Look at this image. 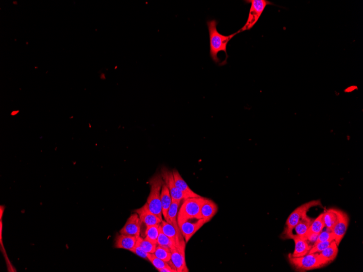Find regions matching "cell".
Instances as JSON below:
<instances>
[{"instance_id":"obj_20","label":"cell","mask_w":363,"mask_h":272,"mask_svg":"<svg viewBox=\"0 0 363 272\" xmlns=\"http://www.w3.org/2000/svg\"><path fill=\"white\" fill-rule=\"evenodd\" d=\"M181 201H172L168 212H167V219L165 221L173 225L177 230V232H178L180 235H182L181 233L178 223V215L179 208L181 205Z\"/></svg>"},{"instance_id":"obj_23","label":"cell","mask_w":363,"mask_h":272,"mask_svg":"<svg viewBox=\"0 0 363 272\" xmlns=\"http://www.w3.org/2000/svg\"><path fill=\"white\" fill-rule=\"evenodd\" d=\"M136 246H139L145 252L149 254H153L155 252L157 244L149 241L147 238H145L143 239L140 237L137 239Z\"/></svg>"},{"instance_id":"obj_19","label":"cell","mask_w":363,"mask_h":272,"mask_svg":"<svg viewBox=\"0 0 363 272\" xmlns=\"http://www.w3.org/2000/svg\"><path fill=\"white\" fill-rule=\"evenodd\" d=\"M338 247L333 240L328 248L319 253L321 259L325 263L326 265H328L336 259L339 252Z\"/></svg>"},{"instance_id":"obj_31","label":"cell","mask_w":363,"mask_h":272,"mask_svg":"<svg viewBox=\"0 0 363 272\" xmlns=\"http://www.w3.org/2000/svg\"><path fill=\"white\" fill-rule=\"evenodd\" d=\"M131 252L133 253L135 255L143 258V259L145 260H148V256L149 253L145 252L139 246H136L131 251Z\"/></svg>"},{"instance_id":"obj_32","label":"cell","mask_w":363,"mask_h":272,"mask_svg":"<svg viewBox=\"0 0 363 272\" xmlns=\"http://www.w3.org/2000/svg\"><path fill=\"white\" fill-rule=\"evenodd\" d=\"M319 234L314 233H307L306 235L305 239L313 246L316 241Z\"/></svg>"},{"instance_id":"obj_30","label":"cell","mask_w":363,"mask_h":272,"mask_svg":"<svg viewBox=\"0 0 363 272\" xmlns=\"http://www.w3.org/2000/svg\"><path fill=\"white\" fill-rule=\"evenodd\" d=\"M332 241H328L314 244V245L312 246L309 253H320L324 251V249L328 248L330 245Z\"/></svg>"},{"instance_id":"obj_12","label":"cell","mask_w":363,"mask_h":272,"mask_svg":"<svg viewBox=\"0 0 363 272\" xmlns=\"http://www.w3.org/2000/svg\"><path fill=\"white\" fill-rule=\"evenodd\" d=\"M138 215L142 223L148 226L160 225L163 220L149 210L148 204L146 203L142 208L134 211Z\"/></svg>"},{"instance_id":"obj_15","label":"cell","mask_w":363,"mask_h":272,"mask_svg":"<svg viewBox=\"0 0 363 272\" xmlns=\"http://www.w3.org/2000/svg\"><path fill=\"white\" fill-rule=\"evenodd\" d=\"M295 242V249L293 253L290 255L293 257H298L305 256L309 253L312 246L307 240L298 237H293Z\"/></svg>"},{"instance_id":"obj_8","label":"cell","mask_w":363,"mask_h":272,"mask_svg":"<svg viewBox=\"0 0 363 272\" xmlns=\"http://www.w3.org/2000/svg\"><path fill=\"white\" fill-rule=\"evenodd\" d=\"M335 210L337 213L338 219L332 232L334 235V241L339 246L347 232L350 218L346 212L336 208Z\"/></svg>"},{"instance_id":"obj_18","label":"cell","mask_w":363,"mask_h":272,"mask_svg":"<svg viewBox=\"0 0 363 272\" xmlns=\"http://www.w3.org/2000/svg\"><path fill=\"white\" fill-rule=\"evenodd\" d=\"M314 219L311 218L306 214L303 215L302 218L299 221L298 224L294 228L293 231H295L296 234H293L290 239L293 237H298L304 240H306V235L309 229L310 226Z\"/></svg>"},{"instance_id":"obj_24","label":"cell","mask_w":363,"mask_h":272,"mask_svg":"<svg viewBox=\"0 0 363 272\" xmlns=\"http://www.w3.org/2000/svg\"><path fill=\"white\" fill-rule=\"evenodd\" d=\"M325 228L324 220V212L313 221L307 233H314L319 234Z\"/></svg>"},{"instance_id":"obj_22","label":"cell","mask_w":363,"mask_h":272,"mask_svg":"<svg viewBox=\"0 0 363 272\" xmlns=\"http://www.w3.org/2000/svg\"><path fill=\"white\" fill-rule=\"evenodd\" d=\"M338 217L335 208H331L324 212V220L325 227L332 230L334 225L337 224Z\"/></svg>"},{"instance_id":"obj_13","label":"cell","mask_w":363,"mask_h":272,"mask_svg":"<svg viewBox=\"0 0 363 272\" xmlns=\"http://www.w3.org/2000/svg\"><path fill=\"white\" fill-rule=\"evenodd\" d=\"M160 227L162 232L167 236V237L171 239L175 243L177 246H179L181 244L186 243L183 236L180 235L177 232L174 226L168 223L165 220L162 221L160 225Z\"/></svg>"},{"instance_id":"obj_5","label":"cell","mask_w":363,"mask_h":272,"mask_svg":"<svg viewBox=\"0 0 363 272\" xmlns=\"http://www.w3.org/2000/svg\"><path fill=\"white\" fill-rule=\"evenodd\" d=\"M290 264L297 271L305 272L318 269L326 265L321 259L319 253H308L305 256L293 257L288 255Z\"/></svg>"},{"instance_id":"obj_26","label":"cell","mask_w":363,"mask_h":272,"mask_svg":"<svg viewBox=\"0 0 363 272\" xmlns=\"http://www.w3.org/2000/svg\"><path fill=\"white\" fill-rule=\"evenodd\" d=\"M160 234V225L148 226L145 232L146 237L151 242L157 244V239Z\"/></svg>"},{"instance_id":"obj_6","label":"cell","mask_w":363,"mask_h":272,"mask_svg":"<svg viewBox=\"0 0 363 272\" xmlns=\"http://www.w3.org/2000/svg\"><path fill=\"white\" fill-rule=\"evenodd\" d=\"M245 2H246L247 3H250L251 7L250 9H249L247 21L242 28L237 32L238 34L252 29L254 26L257 24L258 21L259 20L266 7L268 5H273L274 4V3L267 1V0H247V1H245Z\"/></svg>"},{"instance_id":"obj_14","label":"cell","mask_w":363,"mask_h":272,"mask_svg":"<svg viewBox=\"0 0 363 272\" xmlns=\"http://www.w3.org/2000/svg\"><path fill=\"white\" fill-rule=\"evenodd\" d=\"M173 174L175 183L177 187L183 193L185 199L193 197H200L199 195L194 192L193 190L189 187L187 183L185 182L179 172L174 170L172 171Z\"/></svg>"},{"instance_id":"obj_1","label":"cell","mask_w":363,"mask_h":272,"mask_svg":"<svg viewBox=\"0 0 363 272\" xmlns=\"http://www.w3.org/2000/svg\"><path fill=\"white\" fill-rule=\"evenodd\" d=\"M218 24L215 20H209L207 22L209 35H210V56L212 60L218 64L220 62V59L217 57V54L221 51H223L226 54V60L222 62V65H225L227 60L229 57L227 52V47L234 36L238 34L237 32L230 35H224L217 31V25Z\"/></svg>"},{"instance_id":"obj_3","label":"cell","mask_w":363,"mask_h":272,"mask_svg":"<svg viewBox=\"0 0 363 272\" xmlns=\"http://www.w3.org/2000/svg\"><path fill=\"white\" fill-rule=\"evenodd\" d=\"M206 199L200 196L184 199L179 208L178 223L190 219H201V208Z\"/></svg>"},{"instance_id":"obj_25","label":"cell","mask_w":363,"mask_h":272,"mask_svg":"<svg viewBox=\"0 0 363 272\" xmlns=\"http://www.w3.org/2000/svg\"><path fill=\"white\" fill-rule=\"evenodd\" d=\"M157 245L168 249L171 251L177 246L175 243L171 239L162 232L160 227V234H159L157 239Z\"/></svg>"},{"instance_id":"obj_27","label":"cell","mask_w":363,"mask_h":272,"mask_svg":"<svg viewBox=\"0 0 363 272\" xmlns=\"http://www.w3.org/2000/svg\"><path fill=\"white\" fill-rule=\"evenodd\" d=\"M153 254L159 259L163 261L167 262L171 261V252L168 249L157 245L155 252Z\"/></svg>"},{"instance_id":"obj_11","label":"cell","mask_w":363,"mask_h":272,"mask_svg":"<svg viewBox=\"0 0 363 272\" xmlns=\"http://www.w3.org/2000/svg\"><path fill=\"white\" fill-rule=\"evenodd\" d=\"M142 222L140 220L137 213L132 214L126 222L124 227L120 231L121 234L133 236L135 238L140 237Z\"/></svg>"},{"instance_id":"obj_9","label":"cell","mask_w":363,"mask_h":272,"mask_svg":"<svg viewBox=\"0 0 363 272\" xmlns=\"http://www.w3.org/2000/svg\"><path fill=\"white\" fill-rule=\"evenodd\" d=\"M161 175L164 183L169 190L172 201L182 202L183 201L185 198L183 193L180 191L175 185L172 171H170L164 167L162 170Z\"/></svg>"},{"instance_id":"obj_16","label":"cell","mask_w":363,"mask_h":272,"mask_svg":"<svg viewBox=\"0 0 363 272\" xmlns=\"http://www.w3.org/2000/svg\"><path fill=\"white\" fill-rule=\"evenodd\" d=\"M137 239L133 236L120 234L116 238L115 247L116 248L126 249L131 252L136 246Z\"/></svg>"},{"instance_id":"obj_2","label":"cell","mask_w":363,"mask_h":272,"mask_svg":"<svg viewBox=\"0 0 363 272\" xmlns=\"http://www.w3.org/2000/svg\"><path fill=\"white\" fill-rule=\"evenodd\" d=\"M164 183L161 174L154 176L149 181L151 189L147 202L149 210L153 214L163 220L161 193L162 185Z\"/></svg>"},{"instance_id":"obj_4","label":"cell","mask_w":363,"mask_h":272,"mask_svg":"<svg viewBox=\"0 0 363 272\" xmlns=\"http://www.w3.org/2000/svg\"><path fill=\"white\" fill-rule=\"evenodd\" d=\"M315 207H323L320 200H314L304 203L299 206L290 214L286 221L285 228L282 235L283 239H290L293 235V230L302 218L304 215L307 213L311 208Z\"/></svg>"},{"instance_id":"obj_17","label":"cell","mask_w":363,"mask_h":272,"mask_svg":"<svg viewBox=\"0 0 363 272\" xmlns=\"http://www.w3.org/2000/svg\"><path fill=\"white\" fill-rule=\"evenodd\" d=\"M217 211H218V207L216 204L211 199L206 198L201 208L202 219L207 224L214 217Z\"/></svg>"},{"instance_id":"obj_21","label":"cell","mask_w":363,"mask_h":272,"mask_svg":"<svg viewBox=\"0 0 363 272\" xmlns=\"http://www.w3.org/2000/svg\"><path fill=\"white\" fill-rule=\"evenodd\" d=\"M161 202L162 214L165 220L167 219V212L172 203V198L168 188L164 183L162 185L161 193Z\"/></svg>"},{"instance_id":"obj_10","label":"cell","mask_w":363,"mask_h":272,"mask_svg":"<svg viewBox=\"0 0 363 272\" xmlns=\"http://www.w3.org/2000/svg\"><path fill=\"white\" fill-rule=\"evenodd\" d=\"M185 245L186 243H184L179 246H176L171 251V261L178 272H189L185 261Z\"/></svg>"},{"instance_id":"obj_7","label":"cell","mask_w":363,"mask_h":272,"mask_svg":"<svg viewBox=\"0 0 363 272\" xmlns=\"http://www.w3.org/2000/svg\"><path fill=\"white\" fill-rule=\"evenodd\" d=\"M206 222L203 219H190L179 222L178 224L186 243L200 229Z\"/></svg>"},{"instance_id":"obj_28","label":"cell","mask_w":363,"mask_h":272,"mask_svg":"<svg viewBox=\"0 0 363 272\" xmlns=\"http://www.w3.org/2000/svg\"><path fill=\"white\" fill-rule=\"evenodd\" d=\"M148 259L158 271L170 266L169 262L159 259V258L154 255V254H148Z\"/></svg>"},{"instance_id":"obj_29","label":"cell","mask_w":363,"mask_h":272,"mask_svg":"<svg viewBox=\"0 0 363 272\" xmlns=\"http://www.w3.org/2000/svg\"><path fill=\"white\" fill-rule=\"evenodd\" d=\"M325 228L326 230H324L323 229L319 233L318 238H317L315 244L319 242L333 241V240H334V237L332 230L326 228V227Z\"/></svg>"}]
</instances>
